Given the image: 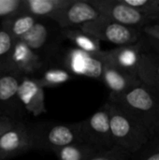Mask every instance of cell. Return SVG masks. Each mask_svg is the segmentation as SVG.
Here are the masks:
<instances>
[{"instance_id": "cell-1", "label": "cell", "mask_w": 159, "mask_h": 160, "mask_svg": "<svg viewBox=\"0 0 159 160\" xmlns=\"http://www.w3.org/2000/svg\"><path fill=\"white\" fill-rule=\"evenodd\" d=\"M108 101L140 120L155 135L159 128V94L142 82L122 94L109 95Z\"/></svg>"}, {"instance_id": "cell-2", "label": "cell", "mask_w": 159, "mask_h": 160, "mask_svg": "<svg viewBox=\"0 0 159 160\" xmlns=\"http://www.w3.org/2000/svg\"><path fill=\"white\" fill-rule=\"evenodd\" d=\"M105 105L110 115V127L114 146L132 155L154 136L140 120L124 109L110 101H107Z\"/></svg>"}, {"instance_id": "cell-3", "label": "cell", "mask_w": 159, "mask_h": 160, "mask_svg": "<svg viewBox=\"0 0 159 160\" xmlns=\"http://www.w3.org/2000/svg\"><path fill=\"white\" fill-rule=\"evenodd\" d=\"M32 151L39 150L54 153L67 145L82 142L78 122H37L27 123Z\"/></svg>"}, {"instance_id": "cell-4", "label": "cell", "mask_w": 159, "mask_h": 160, "mask_svg": "<svg viewBox=\"0 0 159 160\" xmlns=\"http://www.w3.org/2000/svg\"><path fill=\"white\" fill-rule=\"evenodd\" d=\"M19 40L40 56L47 65L58 63L65 38L62 29L52 20L37 19L31 30Z\"/></svg>"}, {"instance_id": "cell-5", "label": "cell", "mask_w": 159, "mask_h": 160, "mask_svg": "<svg viewBox=\"0 0 159 160\" xmlns=\"http://www.w3.org/2000/svg\"><path fill=\"white\" fill-rule=\"evenodd\" d=\"M78 27L99 41H107L117 47L136 44L143 38L141 29L117 23L102 15Z\"/></svg>"}, {"instance_id": "cell-6", "label": "cell", "mask_w": 159, "mask_h": 160, "mask_svg": "<svg viewBox=\"0 0 159 160\" xmlns=\"http://www.w3.org/2000/svg\"><path fill=\"white\" fill-rule=\"evenodd\" d=\"M81 142L91 145L99 152L114 147L111 127L110 115L104 104L90 117L78 122Z\"/></svg>"}, {"instance_id": "cell-7", "label": "cell", "mask_w": 159, "mask_h": 160, "mask_svg": "<svg viewBox=\"0 0 159 160\" xmlns=\"http://www.w3.org/2000/svg\"><path fill=\"white\" fill-rule=\"evenodd\" d=\"M97 11L117 23L142 29L156 23L134 8L127 5L123 0H88Z\"/></svg>"}, {"instance_id": "cell-8", "label": "cell", "mask_w": 159, "mask_h": 160, "mask_svg": "<svg viewBox=\"0 0 159 160\" xmlns=\"http://www.w3.org/2000/svg\"><path fill=\"white\" fill-rule=\"evenodd\" d=\"M59 59H61L59 64L73 76L87 77L96 80L101 79L104 68V60L101 56V52L97 54H92L71 47L62 51Z\"/></svg>"}, {"instance_id": "cell-9", "label": "cell", "mask_w": 159, "mask_h": 160, "mask_svg": "<svg viewBox=\"0 0 159 160\" xmlns=\"http://www.w3.org/2000/svg\"><path fill=\"white\" fill-rule=\"evenodd\" d=\"M23 76L11 72H0V114L15 121H22L24 109L18 98V87Z\"/></svg>"}, {"instance_id": "cell-10", "label": "cell", "mask_w": 159, "mask_h": 160, "mask_svg": "<svg viewBox=\"0 0 159 160\" xmlns=\"http://www.w3.org/2000/svg\"><path fill=\"white\" fill-rule=\"evenodd\" d=\"M32 151L27 123L16 121L0 136V160H8Z\"/></svg>"}, {"instance_id": "cell-11", "label": "cell", "mask_w": 159, "mask_h": 160, "mask_svg": "<svg viewBox=\"0 0 159 160\" xmlns=\"http://www.w3.org/2000/svg\"><path fill=\"white\" fill-rule=\"evenodd\" d=\"M43 59L27 47L22 41L16 40L6 71L18 73L22 76L36 78L45 67Z\"/></svg>"}, {"instance_id": "cell-12", "label": "cell", "mask_w": 159, "mask_h": 160, "mask_svg": "<svg viewBox=\"0 0 159 160\" xmlns=\"http://www.w3.org/2000/svg\"><path fill=\"white\" fill-rule=\"evenodd\" d=\"M100 14L88 0H73L67 7L53 15L52 20L61 29L78 27L98 18Z\"/></svg>"}, {"instance_id": "cell-13", "label": "cell", "mask_w": 159, "mask_h": 160, "mask_svg": "<svg viewBox=\"0 0 159 160\" xmlns=\"http://www.w3.org/2000/svg\"><path fill=\"white\" fill-rule=\"evenodd\" d=\"M143 52L142 38L136 44L116 47L108 51H101L104 61L112 64L117 68L137 76L138 68Z\"/></svg>"}, {"instance_id": "cell-14", "label": "cell", "mask_w": 159, "mask_h": 160, "mask_svg": "<svg viewBox=\"0 0 159 160\" xmlns=\"http://www.w3.org/2000/svg\"><path fill=\"white\" fill-rule=\"evenodd\" d=\"M18 98L24 111L35 117L47 112L44 88L36 78L23 76L18 87Z\"/></svg>"}, {"instance_id": "cell-15", "label": "cell", "mask_w": 159, "mask_h": 160, "mask_svg": "<svg viewBox=\"0 0 159 160\" xmlns=\"http://www.w3.org/2000/svg\"><path fill=\"white\" fill-rule=\"evenodd\" d=\"M100 80L112 95L122 94L142 83L138 76L125 72L106 61Z\"/></svg>"}, {"instance_id": "cell-16", "label": "cell", "mask_w": 159, "mask_h": 160, "mask_svg": "<svg viewBox=\"0 0 159 160\" xmlns=\"http://www.w3.org/2000/svg\"><path fill=\"white\" fill-rule=\"evenodd\" d=\"M137 76L143 84L159 94V55L157 53L143 51Z\"/></svg>"}, {"instance_id": "cell-17", "label": "cell", "mask_w": 159, "mask_h": 160, "mask_svg": "<svg viewBox=\"0 0 159 160\" xmlns=\"http://www.w3.org/2000/svg\"><path fill=\"white\" fill-rule=\"evenodd\" d=\"M73 0H24V10L37 19H51Z\"/></svg>"}, {"instance_id": "cell-18", "label": "cell", "mask_w": 159, "mask_h": 160, "mask_svg": "<svg viewBox=\"0 0 159 160\" xmlns=\"http://www.w3.org/2000/svg\"><path fill=\"white\" fill-rule=\"evenodd\" d=\"M73 75L57 62L45 65L40 73L36 77L37 82L45 89L64 84L73 79Z\"/></svg>"}, {"instance_id": "cell-19", "label": "cell", "mask_w": 159, "mask_h": 160, "mask_svg": "<svg viewBox=\"0 0 159 160\" xmlns=\"http://www.w3.org/2000/svg\"><path fill=\"white\" fill-rule=\"evenodd\" d=\"M37 18L26 11L0 21V27L6 30L15 40L27 34L37 22Z\"/></svg>"}, {"instance_id": "cell-20", "label": "cell", "mask_w": 159, "mask_h": 160, "mask_svg": "<svg viewBox=\"0 0 159 160\" xmlns=\"http://www.w3.org/2000/svg\"><path fill=\"white\" fill-rule=\"evenodd\" d=\"M62 32L64 38L69 40L77 49L92 54H97L102 51L100 41L90 34L81 30L79 27L62 29Z\"/></svg>"}, {"instance_id": "cell-21", "label": "cell", "mask_w": 159, "mask_h": 160, "mask_svg": "<svg viewBox=\"0 0 159 160\" xmlns=\"http://www.w3.org/2000/svg\"><path fill=\"white\" fill-rule=\"evenodd\" d=\"M99 153L98 150L83 142H76L56 150L53 154L58 160H89Z\"/></svg>"}, {"instance_id": "cell-22", "label": "cell", "mask_w": 159, "mask_h": 160, "mask_svg": "<svg viewBox=\"0 0 159 160\" xmlns=\"http://www.w3.org/2000/svg\"><path fill=\"white\" fill-rule=\"evenodd\" d=\"M127 5L134 8L139 12L151 19L155 22H159V0H123Z\"/></svg>"}, {"instance_id": "cell-23", "label": "cell", "mask_w": 159, "mask_h": 160, "mask_svg": "<svg viewBox=\"0 0 159 160\" xmlns=\"http://www.w3.org/2000/svg\"><path fill=\"white\" fill-rule=\"evenodd\" d=\"M128 160H159V132L136 153L132 154Z\"/></svg>"}, {"instance_id": "cell-24", "label": "cell", "mask_w": 159, "mask_h": 160, "mask_svg": "<svg viewBox=\"0 0 159 160\" xmlns=\"http://www.w3.org/2000/svg\"><path fill=\"white\" fill-rule=\"evenodd\" d=\"M16 40L2 27H0V72L7 70V63Z\"/></svg>"}, {"instance_id": "cell-25", "label": "cell", "mask_w": 159, "mask_h": 160, "mask_svg": "<svg viewBox=\"0 0 159 160\" xmlns=\"http://www.w3.org/2000/svg\"><path fill=\"white\" fill-rule=\"evenodd\" d=\"M24 10V0H0V19H7Z\"/></svg>"}, {"instance_id": "cell-26", "label": "cell", "mask_w": 159, "mask_h": 160, "mask_svg": "<svg viewBox=\"0 0 159 160\" xmlns=\"http://www.w3.org/2000/svg\"><path fill=\"white\" fill-rule=\"evenodd\" d=\"M130 157V153L114 146L112 149L97 153L89 160H128Z\"/></svg>"}, {"instance_id": "cell-27", "label": "cell", "mask_w": 159, "mask_h": 160, "mask_svg": "<svg viewBox=\"0 0 159 160\" xmlns=\"http://www.w3.org/2000/svg\"><path fill=\"white\" fill-rule=\"evenodd\" d=\"M142 32L145 36V38L154 39L159 42V22L142 28Z\"/></svg>"}, {"instance_id": "cell-28", "label": "cell", "mask_w": 159, "mask_h": 160, "mask_svg": "<svg viewBox=\"0 0 159 160\" xmlns=\"http://www.w3.org/2000/svg\"><path fill=\"white\" fill-rule=\"evenodd\" d=\"M15 122L16 121L13 120L12 118H10L8 116H6V115H3V114H0V136L7 128H9L11 126H13Z\"/></svg>"}, {"instance_id": "cell-29", "label": "cell", "mask_w": 159, "mask_h": 160, "mask_svg": "<svg viewBox=\"0 0 159 160\" xmlns=\"http://www.w3.org/2000/svg\"><path fill=\"white\" fill-rule=\"evenodd\" d=\"M147 38V40H148V42H149V44H150L151 48L154 50V52L157 53V54L159 55V42L156 41V40H154V39L148 38Z\"/></svg>"}, {"instance_id": "cell-30", "label": "cell", "mask_w": 159, "mask_h": 160, "mask_svg": "<svg viewBox=\"0 0 159 160\" xmlns=\"http://www.w3.org/2000/svg\"><path fill=\"white\" fill-rule=\"evenodd\" d=\"M158 132H159V128H158Z\"/></svg>"}]
</instances>
